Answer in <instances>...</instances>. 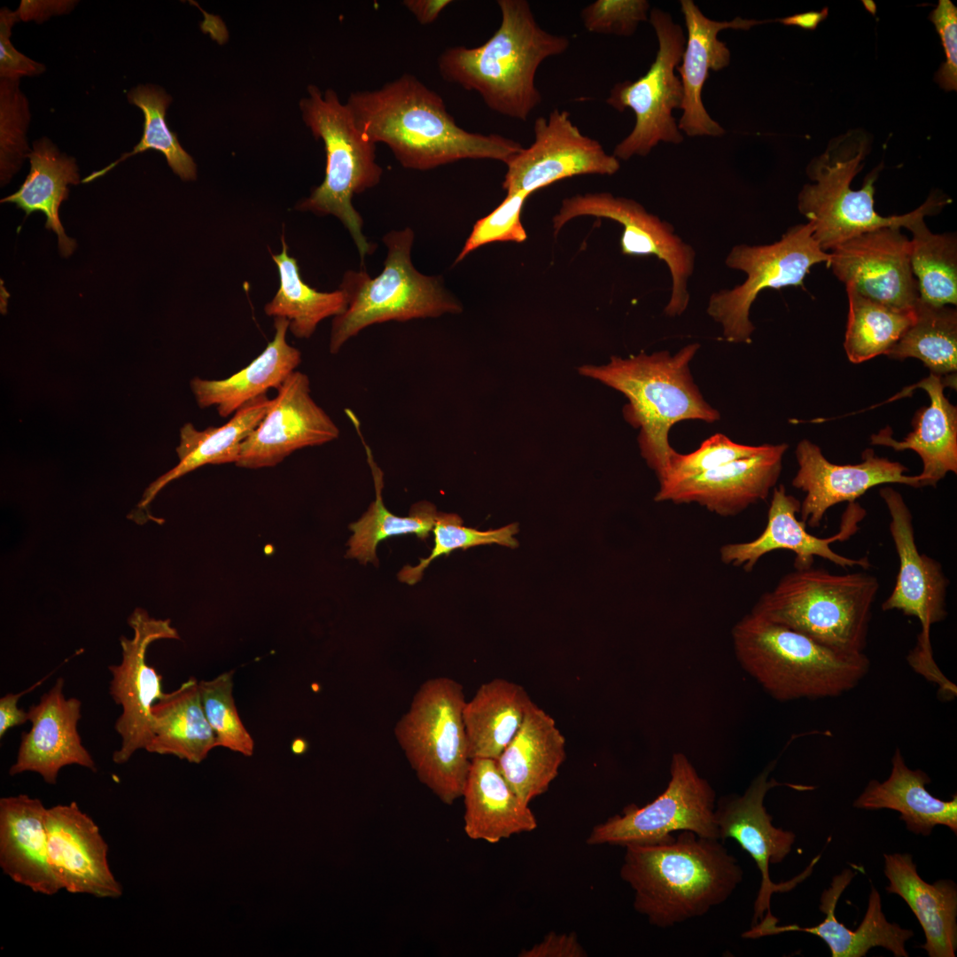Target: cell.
I'll use <instances>...</instances> for the list:
<instances>
[{
  "label": "cell",
  "instance_id": "1",
  "mask_svg": "<svg viewBox=\"0 0 957 957\" xmlns=\"http://www.w3.org/2000/svg\"><path fill=\"white\" fill-rule=\"evenodd\" d=\"M346 105L362 136L386 144L405 168L424 171L462 160L506 164L523 149L511 138L460 128L442 97L409 74L354 92Z\"/></svg>",
  "mask_w": 957,
  "mask_h": 957
},
{
  "label": "cell",
  "instance_id": "2",
  "mask_svg": "<svg viewBox=\"0 0 957 957\" xmlns=\"http://www.w3.org/2000/svg\"><path fill=\"white\" fill-rule=\"evenodd\" d=\"M625 847L620 877L634 891V909L656 927L705 914L743 880L736 859L719 839L692 831L664 843Z\"/></svg>",
  "mask_w": 957,
  "mask_h": 957
},
{
  "label": "cell",
  "instance_id": "3",
  "mask_svg": "<svg viewBox=\"0 0 957 957\" xmlns=\"http://www.w3.org/2000/svg\"><path fill=\"white\" fill-rule=\"evenodd\" d=\"M501 23L493 35L476 47L453 46L438 59L441 77L476 91L486 106L525 121L541 102L536 72L548 58L570 46L566 36L553 35L537 23L525 0H498Z\"/></svg>",
  "mask_w": 957,
  "mask_h": 957
},
{
  "label": "cell",
  "instance_id": "4",
  "mask_svg": "<svg viewBox=\"0 0 957 957\" xmlns=\"http://www.w3.org/2000/svg\"><path fill=\"white\" fill-rule=\"evenodd\" d=\"M700 345L692 343L676 354L668 351L641 353L628 358L612 356L603 365H585L582 376L595 379L626 399L623 415L639 430L641 455L662 481L674 449L669 443L673 425L684 420L714 423L719 411L703 397L695 384L689 363Z\"/></svg>",
  "mask_w": 957,
  "mask_h": 957
},
{
  "label": "cell",
  "instance_id": "5",
  "mask_svg": "<svg viewBox=\"0 0 957 957\" xmlns=\"http://www.w3.org/2000/svg\"><path fill=\"white\" fill-rule=\"evenodd\" d=\"M732 640L744 670L781 701L841 696L870 667L864 652L836 651L751 611L735 625Z\"/></svg>",
  "mask_w": 957,
  "mask_h": 957
},
{
  "label": "cell",
  "instance_id": "6",
  "mask_svg": "<svg viewBox=\"0 0 957 957\" xmlns=\"http://www.w3.org/2000/svg\"><path fill=\"white\" fill-rule=\"evenodd\" d=\"M870 148L861 130H852L830 140L825 152L806 167L812 183L803 186L798 208L814 229L813 236L827 252L862 233L884 227L906 228L918 215L934 214L947 203L930 195L917 209L902 215L882 216L874 206L875 186L882 164L866 176L860 190L851 183L862 169Z\"/></svg>",
  "mask_w": 957,
  "mask_h": 957
},
{
  "label": "cell",
  "instance_id": "7",
  "mask_svg": "<svg viewBox=\"0 0 957 957\" xmlns=\"http://www.w3.org/2000/svg\"><path fill=\"white\" fill-rule=\"evenodd\" d=\"M879 589L864 572L835 574L813 566L785 574L751 612L839 652H864Z\"/></svg>",
  "mask_w": 957,
  "mask_h": 957
},
{
  "label": "cell",
  "instance_id": "8",
  "mask_svg": "<svg viewBox=\"0 0 957 957\" xmlns=\"http://www.w3.org/2000/svg\"><path fill=\"white\" fill-rule=\"evenodd\" d=\"M383 242L387 253L379 275L372 278L364 270H348L343 276L339 289L347 304L332 321L329 343L332 354L373 324L437 318L463 310L440 276L424 275L413 265L410 228L386 233Z\"/></svg>",
  "mask_w": 957,
  "mask_h": 957
},
{
  "label": "cell",
  "instance_id": "9",
  "mask_svg": "<svg viewBox=\"0 0 957 957\" xmlns=\"http://www.w3.org/2000/svg\"><path fill=\"white\" fill-rule=\"evenodd\" d=\"M307 91L308 97L300 102L302 116L315 137L324 143L326 168L323 183L297 208L338 218L363 261L375 246L362 233L363 221L352 198L381 180L383 168L377 162L376 144L362 136L347 105L332 89L323 95L311 85Z\"/></svg>",
  "mask_w": 957,
  "mask_h": 957
},
{
  "label": "cell",
  "instance_id": "10",
  "mask_svg": "<svg viewBox=\"0 0 957 957\" xmlns=\"http://www.w3.org/2000/svg\"><path fill=\"white\" fill-rule=\"evenodd\" d=\"M461 683L440 676L422 683L394 735L419 781L444 804L462 797L471 759Z\"/></svg>",
  "mask_w": 957,
  "mask_h": 957
},
{
  "label": "cell",
  "instance_id": "11",
  "mask_svg": "<svg viewBox=\"0 0 957 957\" xmlns=\"http://www.w3.org/2000/svg\"><path fill=\"white\" fill-rule=\"evenodd\" d=\"M812 223L790 227L780 240L770 245H736L725 263L743 272L746 279L732 289L710 296L707 313L721 325L724 338L732 343H750L755 330L750 320L751 307L765 289L803 285L810 268L828 263L830 253L823 251L813 236Z\"/></svg>",
  "mask_w": 957,
  "mask_h": 957
},
{
  "label": "cell",
  "instance_id": "12",
  "mask_svg": "<svg viewBox=\"0 0 957 957\" xmlns=\"http://www.w3.org/2000/svg\"><path fill=\"white\" fill-rule=\"evenodd\" d=\"M649 20L658 42L657 56L647 73L635 81L617 82L606 103L619 112L633 110L635 124L632 131L614 148L619 160L634 156H647L660 142L680 144L683 136L673 116L681 109L683 89L675 74L686 37L681 27L671 15L658 8L650 11Z\"/></svg>",
  "mask_w": 957,
  "mask_h": 957
},
{
  "label": "cell",
  "instance_id": "13",
  "mask_svg": "<svg viewBox=\"0 0 957 957\" xmlns=\"http://www.w3.org/2000/svg\"><path fill=\"white\" fill-rule=\"evenodd\" d=\"M670 773L663 793L644 806L628 805L622 814L595 826L587 843L624 847L659 844L672 840V833L682 830L719 839L712 788L682 753L673 756Z\"/></svg>",
  "mask_w": 957,
  "mask_h": 957
},
{
  "label": "cell",
  "instance_id": "14",
  "mask_svg": "<svg viewBox=\"0 0 957 957\" xmlns=\"http://www.w3.org/2000/svg\"><path fill=\"white\" fill-rule=\"evenodd\" d=\"M594 216L613 220L623 226L620 248L626 255H655L671 274L672 292L665 307L666 315L679 316L689 303L688 281L695 268L696 252L674 233L673 227L650 214L637 201L609 192L577 194L562 201L552 219L554 234L571 220Z\"/></svg>",
  "mask_w": 957,
  "mask_h": 957
},
{
  "label": "cell",
  "instance_id": "15",
  "mask_svg": "<svg viewBox=\"0 0 957 957\" xmlns=\"http://www.w3.org/2000/svg\"><path fill=\"white\" fill-rule=\"evenodd\" d=\"M774 764L769 765L740 796L721 798L715 806L719 839L732 838L748 852L761 875L760 887L754 902L752 925L757 930L775 925L778 920L770 912L773 893L789 891L812 872L820 856L814 858L806 869L790 881L775 883L769 875V865L783 861L792 849L796 835L772 824L764 798L767 791L781 785L798 790H811L813 786L781 783L768 780Z\"/></svg>",
  "mask_w": 957,
  "mask_h": 957
},
{
  "label": "cell",
  "instance_id": "16",
  "mask_svg": "<svg viewBox=\"0 0 957 957\" xmlns=\"http://www.w3.org/2000/svg\"><path fill=\"white\" fill-rule=\"evenodd\" d=\"M134 631L132 638L121 636V661L108 667L112 673L109 693L122 712L114 727L121 738V747L113 754L115 764H124L152 737V707L162 698V677L146 662L149 645L160 639H179L169 619H157L136 608L128 619Z\"/></svg>",
  "mask_w": 957,
  "mask_h": 957
},
{
  "label": "cell",
  "instance_id": "17",
  "mask_svg": "<svg viewBox=\"0 0 957 957\" xmlns=\"http://www.w3.org/2000/svg\"><path fill=\"white\" fill-rule=\"evenodd\" d=\"M534 141L507 163L502 188L529 195L557 181L582 175H612L619 160L603 145L581 133L565 110L554 109L538 117Z\"/></svg>",
  "mask_w": 957,
  "mask_h": 957
},
{
  "label": "cell",
  "instance_id": "18",
  "mask_svg": "<svg viewBox=\"0 0 957 957\" xmlns=\"http://www.w3.org/2000/svg\"><path fill=\"white\" fill-rule=\"evenodd\" d=\"M879 494L891 517L889 529L899 561L894 587L882 610H897L920 621L922 631L911 653L920 661L930 662L934 659L930 628L947 616L949 580L938 561L919 552L912 512L900 493L884 486Z\"/></svg>",
  "mask_w": 957,
  "mask_h": 957
},
{
  "label": "cell",
  "instance_id": "19",
  "mask_svg": "<svg viewBox=\"0 0 957 957\" xmlns=\"http://www.w3.org/2000/svg\"><path fill=\"white\" fill-rule=\"evenodd\" d=\"M800 506L801 502L787 494L783 485L774 486L763 532L752 541L721 546L720 560L726 564L751 572L765 555L784 549L794 553L795 569L813 566L815 557L826 559L844 569L870 567L867 556L851 558L836 553L830 547L831 543L846 541L856 533L858 524L866 516L865 509L856 502H849L842 515L839 531L830 537L820 538L809 533L805 523L798 518Z\"/></svg>",
  "mask_w": 957,
  "mask_h": 957
},
{
  "label": "cell",
  "instance_id": "20",
  "mask_svg": "<svg viewBox=\"0 0 957 957\" xmlns=\"http://www.w3.org/2000/svg\"><path fill=\"white\" fill-rule=\"evenodd\" d=\"M827 266L845 286L897 310H913L917 281L910 264V239L884 227L856 236L831 250Z\"/></svg>",
  "mask_w": 957,
  "mask_h": 957
},
{
  "label": "cell",
  "instance_id": "21",
  "mask_svg": "<svg viewBox=\"0 0 957 957\" xmlns=\"http://www.w3.org/2000/svg\"><path fill=\"white\" fill-rule=\"evenodd\" d=\"M276 391L265 416L241 444L237 466L272 467L298 449L338 438V427L313 399L305 373L295 370Z\"/></svg>",
  "mask_w": 957,
  "mask_h": 957
},
{
  "label": "cell",
  "instance_id": "22",
  "mask_svg": "<svg viewBox=\"0 0 957 957\" xmlns=\"http://www.w3.org/2000/svg\"><path fill=\"white\" fill-rule=\"evenodd\" d=\"M795 455L798 469L792 486L805 493L799 517L813 528L821 525L831 507L855 502L874 486L896 483L924 487L920 475H906L905 465L880 457L871 448L862 453V462L856 464L829 462L820 447L808 440L799 441Z\"/></svg>",
  "mask_w": 957,
  "mask_h": 957
},
{
  "label": "cell",
  "instance_id": "23",
  "mask_svg": "<svg viewBox=\"0 0 957 957\" xmlns=\"http://www.w3.org/2000/svg\"><path fill=\"white\" fill-rule=\"evenodd\" d=\"M45 825L50 863L61 890L97 898L122 895L108 863V845L75 801L47 808Z\"/></svg>",
  "mask_w": 957,
  "mask_h": 957
},
{
  "label": "cell",
  "instance_id": "24",
  "mask_svg": "<svg viewBox=\"0 0 957 957\" xmlns=\"http://www.w3.org/2000/svg\"><path fill=\"white\" fill-rule=\"evenodd\" d=\"M787 448L785 443L765 444L752 456L660 485L654 500L696 503L721 517L735 516L768 497L781 475Z\"/></svg>",
  "mask_w": 957,
  "mask_h": 957
},
{
  "label": "cell",
  "instance_id": "25",
  "mask_svg": "<svg viewBox=\"0 0 957 957\" xmlns=\"http://www.w3.org/2000/svg\"><path fill=\"white\" fill-rule=\"evenodd\" d=\"M63 688V678H58L39 702L29 707L31 728L21 735L16 760L9 769L11 776L35 772L46 783L56 784L66 766L78 765L97 772L77 730L82 703L75 697L66 698Z\"/></svg>",
  "mask_w": 957,
  "mask_h": 957
},
{
  "label": "cell",
  "instance_id": "26",
  "mask_svg": "<svg viewBox=\"0 0 957 957\" xmlns=\"http://www.w3.org/2000/svg\"><path fill=\"white\" fill-rule=\"evenodd\" d=\"M681 9L688 32L681 65L676 67L681 76L683 101L678 127L689 136H719L724 128L706 112L702 90L710 71H720L730 63V51L718 37L724 29L748 30L771 20L736 17L730 21L707 18L692 0H681Z\"/></svg>",
  "mask_w": 957,
  "mask_h": 957
},
{
  "label": "cell",
  "instance_id": "27",
  "mask_svg": "<svg viewBox=\"0 0 957 957\" xmlns=\"http://www.w3.org/2000/svg\"><path fill=\"white\" fill-rule=\"evenodd\" d=\"M46 810L27 794L1 798L0 868L13 882L51 896L61 887L49 859Z\"/></svg>",
  "mask_w": 957,
  "mask_h": 957
},
{
  "label": "cell",
  "instance_id": "28",
  "mask_svg": "<svg viewBox=\"0 0 957 957\" xmlns=\"http://www.w3.org/2000/svg\"><path fill=\"white\" fill-rule=\"evenodd\" d=\"M855 875L852 869L845 868L833 877L830 887L821 897L819 909L826 915L821 923L806 928L796 924L782 927L775 924L764 930L761 937L804 931L821 938L828 945L832 957H864L871 948L876 946L891 951L895 957H907L906 943L914 937V931L887 921L882 909L880 894L875 887L871 888L866 914L856 930H850L837 921L835 912L836 904Z\"/></svg>",
  "mask_w": 957,
  "mask_h": 957
},
{
  "label": "cell",
  "instance_id": "29",
  "mask_svg": "<svg viewBox=\"0 0 957 957\" xmlns=\"http://www.w3.org/2000/svg\"><path fill=\"white\" fill-rule=\"evenodd\" d=\"M945 386L956 387V374H930L914 385L928 393L930 404L915 413L914 431L904 440H894L889 426L870 438L873 445L914 451L922 462L919 475L924 486H936L948 472L957 473V408L945 396Z\"/></svg>",
  "mask_w": 957,
  "mask_h": 957
},
{
  "label": "cell",
  "instance_id": "30",
  "mask_svg": "<svg viewBox=\"0 0 957 957\" xmlns=\"http://www.w3.org/2000/svg\"><path fill=\"white\" fill-rule=\"evenodd\" d=\"M888 893L897 894L920 922L925 943L920 946L930 957H954L957 949V887L943 879L929 883L922 879L909 853L883 854Z\"/></svg>",
  "mask_w": 957,
  "mask_h": 957
},
{
  "label": "cell",
  "instance_id": "31",
  "mask_svg": "<svg viewBox=\"0 0 957 957\" xmlns=\"http://www.w3.org/2000/svg\"><path fill=\"white\" fill-rule=\"evenodd\" d=\"M463 829L473 840L496 844L537 828L536 818L491 759H471L463 788Z\"/></svg>",
  "mask_w": 957,
  "mask_h": 957
},
{
  "label": "cell",
  "instance_id": "32",
  "mask_svg": "<svg viewBox=\"0 0 957 957\" xmlns=\"http://www.w3.org/2000/svg\"><path fill=\"white\" fill-rule=\"evenodd\" d=\"M565 755V738L555 720L533 702L495 761L510 786L529 805L548 790Z\"/></svg>",
  "mask_w": 957,
  "mask_h": 957
},
{
  "label": "cell",
  "instance_id": "33",
  "mask_svg": "<svg viewBox=\"0 0 957 957\" xmlns=\"http://www.w3.org/2000/svg\"><path fill=\"white\" fill-rule=\"evenodd\" d=\"M289 323L285 318H274L273 339L238 372L220 380L191 379L198 405L201 408L215 406L220 416L228 417L269 389L277 390L301 362L300 351L286 341Z\"/></svg>",
  "mask_w": 957,
  "mask_h": 957
},
{
  "label": "cell",
  "instance_id": "34",
  "mask_svg": "<svg viewBox=\"0 0 957 957\" xmlns=\"http://www.w3.org/2000/svg\"><path fill=\"white\" fill-rule=\"evenodd\" d=\"M891 771L883 782L871 780L853 802V806L866 810L891 809L900 813L899 819L914 834L929 836L943 825L957 834V796L941 800L932 796L926 785L930 776L921 769H910L897 748L891 758Z\"/></svg>",
  "mask_w": 957,
  "mask_h": 957
},
{
  "label": "cell",
  "instance_id": "35",
  "mask_svg": "<svg viewBox=\"0 0 957 957\" xmlns=\"http://www.w3.org/2000/svg\"><path fill=\"white\" fill-rule=\"evenodd\" d=\"M271 404L272 399L263 394L240 408L222 426L199 431L192 424H185L180 430L176 447L178 463L148 486L138 506L146 508L164 486L203 465L236 463L241 444L258 426Z\"/></svg>",
  "mask_w": 957,
  "mask_h": 957
},
{
  "label": "cell",
  "instance_id": "36",
  "mask_svg": "<svg viewBox=\"0 0 957 957\" xmlns=\"http://www.w3.org/2000/svg\"><path fill=\"white\" fill-rule=\"evenodd\" d=\"M533 703L525 688L513 681L495 678L483 683L463 711L470 758L496 760Z\"/></svg>",
  "mask_w": 957,
  "mask_h": 957
},
{
  "label": "cell",
  "instance_id": "37",
  "mask_svg": "<svg viewBox=\"0 0 957 957\" xmlns=\"http://www.w3.org/2000/svg\"><path fill=\"white\" fill-rule=\"evenodd\" d=\"M27 159L30 170L25 181L16 192L1 202L15 204L26 216L34 212L43 213L45 228L58 235L59 253L67 257L75 250L76 242L66 235L58 211L61 203L68 198V185L81 182L75 159L60 152L47 137L34 142Z\"/></svg>",
  "mask_w": 957,
  "mask_h": 957
},
{
  "label": "cell",
  "instance_id": "38",
  "mask_svg": "<svg viewBox=\"0 0 957 957\" xmlns=\"http://www.w3.org/2000/svg\"><path fill=\"white\" fill-rule=\"evenodd\" d=\"M152 717V737L145 748L148 752L200 763L216 747L202 706L198 681L193 677L156 701Z\"/></svg>",
  "mask_w": 957,
  "mask_h": 957
},
{
  "label": "cell",
  "instance_id": "39",
  "mask_svg": "<svg viewBox=\"0 0 957 957\" xmlns=\"http://www.w3.org/2000/svg\"><path fill=\"white\" fill-rule=\"evenodd\" d=\"M350 417L365 448L367 462L373 478L376 500L357 522L350 525L353 535L348 541L349 549L346 556L356 558L362 564L368 562L377 564V546L380 541L392 536L409 533L425 541L433 529L439 512L436 507L428 502L414 504L408 517L393 515L385 508L382 497L383 471L377 464L370 447L364 441L359 421L353 413L350 414Z\"/></svg>",
  "mask_w": 957,
  "mask_h": 957
},
{
  "label": "cell",
  "instance_id": "40",
  "mask_svg": "<svg viewBox=\"0 0 957 957\" xmlns=\"http://www.w3.org/2000/svg\"><path fill=\"white\" fill-rule=\"evenodd\" d=\"M282 245L281 253L271 255L278 269L279 287L264 311L268 316L287 319L289 330L296 338H309L323 320L345 311L346 297L340 289L319 292L306 284L297 260L288 253L284 236Z\"/></svg>",
  "mask_w": 957,
  "mask_h": 957
},
{
  "label": "cell",
  "instance_id": "41",
  "mask_svg": "<svg viewBox=\"0 0 957 957\" xmlns=\"http://www.w3.org/2000/svg\"><path fill=\"white\" fill-rule=\"evenodd\" d=\"M922 214L906 228L912 233L910 264L919 300L941 307L957 304V238L955 233L935 234Z\"/></svg>",
  "mask_w": 957,
  "mask_h": 957
},
{
  "label": "cell",
  "instance_id": "42",
  "mask_svg": "<svg viewBox=\"0 0 957 957\" xmlns=\"http://www.w3.org/2000/svg\"><path fill=\"white\" fill-rule=\"evenodd\" d=\"M915 317L885 354L891 359L917 358L937 376L955 375L957 370V311L949 306H932L918 300Z\"/></svg>",
  "mask_w": 957,
  "mask_h": 957
},
{
  "label": "cell",
  "instance_id": "43",
  "mask_svg": "<svg viewBox=\"0 0 957 957\" xmlns=\"http://www.w3.org/2000/svg\"><path fill=\"white\" fill-rule=\"evenodd\" d=\"M849 313L844 347L849 361L860 363L886 354L915 317L913 310H897L869 300L846 286Z\"/></svg>",
  "mask_w": 957,
  "mask_h": 957
},
{
  "label": "cell",
  "instance_id": "44",
  "mask_svg": "<svg viewBox=\"0 0 957 957\" xmlns=\"http://www.w3.org/2000/svg\"><path fill=\"white\" fill-rule=\"evenodd\" d=\"M127 96L128 102L144 113V129L140 141L130 152H124L118 160L102 169L92 172L81 183H90L105 175L128 158L151 149L161 152L172 171L182 180H195L197 166L166 121V112L171 102L170 96L163 89L150 84L138 85L131 89Z\"/></svg>",
  "mask_w": 957,
  "mask_h": 957
},
{
  "label": "cell",
  "instance_id": "45",
  "mask_svg": "<svg viewBox=\"0 0 957 957\" xmlns=\"http://www.w3.org/2000/svg\"><path fill=\"white\" fill-rule=\"evenodd\" d=\"M517 532V524L494 530L479 531L463 526L462 518L455 513L439 512L432 529L434 546L430 556L421 558L416 566H404L400 571L398 579L401 582L414 585L421 580L424 570L433 560L441 556H447L456 549H467L488 544L516 548L518 545L515 538Z\"/></svg>",
  "mask_w": 957,
  "mask_h": 957
},
{
  "label": "cell",
  "instance_id": "46",
  "mask_svg": "<svg viewBox=\"0 0 957 957\" xmlns=\"http://www.w3.org/2000/svg\"><path fill=\"white\" fill-rule=\"evenodd\" d=\"M233 671L198 682L201 703L216 740V747L252 756L254 742L244 726L233 697Z\"/></svg>",
  "mask_w": 957,
  "mask_h": 957
},
{
  "label": "cell",
  "instance_id": "47",
  "mask_svg": "<svg viewBox=\"0 0 957 957\" xmlns=\"http://www.w3.org/2000/svg\"><path fill=\"white\" fill-rule=\"evenodd\" d=\"M31 113L19 81L0 79V181L7 184L19 170L30 149L27 132Z\"/></svg>",
  "mask_w": 957,
  "mask_h": 957
},
{
  "label": "cell",
  "instance_id": "48",
  "mask_svg": "<svg viewBox=\"0 0 957 957\" xmlns=\"http://www.w3.org/2000/svg\"><path fill=\"white\" fill-rule=\"evenodd\" d=\"M765 445L749 446L736 443L724 434L716 433L703 441L700 447L691 453L681 454L674 451L666 474L659 486L752 456L762 451Z\"/></svg>",
  "mask_w": 957,
  "mask_h": 957
},
{
  "label": "cell",
  "instance_id": "49",
  "mask_svg": "<svg viewBox=\"0 0 957 957\" xmlns=\"http://www.w3.org/2000/svg\"><path fill=\"white\" fill-rule=\"evenodd\" d=\"M529 194L523 191H508L504 199L489 214L473 225L455 264L462 261L474 250L494 242L522 243L527 234L520 215Z\"/></svg>",
  "mask_w": 957,
  "mask_h": 957
},
{
  "label": "cell",
  "instance_id": "50",
  "mask_svg": "<svg viewBox=\"0 0 957 957\" xmlns=\"http://www.w3.org/2000/svg\"><path fill=\"white\" fill-rule=\"evenodd\" d=\"M646 0H596L582 9L580 17L591 33L630 36L649 19Z\"/></svg>",
  "mask_w": 957,
  "mask_h": 957
},
{
  "label": "cell",
  "instance_id": "51",
  "mask_svg": "<svg viewBox=\"0 0 957 957\" xmlns=\"http://www.w3.org/2000/svg\"><path fill=\"white\" fill-rule=\"evenodd\" d=\"M929 18L936 27L945 54V62L941 64L936 73L935 80L945 90L956 91L957 8L949 0H939L938 6L930 12Z\"/></svg>",
  "mask_w": 957,
  "mask_h": 957
},
{
  "label": "cell",
  "instance_id": "52",
  "mask_svg": "<svg viewBox=\"0 0 957 957\" xmlns=\"http://www.w3.org/2000/svg\"><path fill=\"white\" fill-rule=\"evenodd\" d=\"M16 11L0 10V79L19 81L21 77L37 76L45 72L43 64L22 54L13 46L12 28L19 21Z\"/></svg>",
  "mask_w": 957,
  "mask_h": 957
},
{
  "label": "cell",
  "instance_id": "53",
  "mask_svg": "<svg viewBox=\"0 0 957 957\" xmlns=\"http://www.w3.org/2000/svg\"><path fill=\"white\" fill-rule=\"evenodd\" d=\"M519 957H586L587 951L580 943L577 935L572 933L550 932L541 941L533 946L523 949Z\"/></svg>",
  "mask_w": 957,
  "mask_h": 957
},
{
  "label": "cell",
  "instance_id": "54",
  "mask_svg": "<svg viewBox=\"0 0 957 957\" xmlns=\"http://www.w3.org/2000/svg\"><path fill=\"white\" fill-rule=\"evenodd\" d=\"M75 1L22 0L16 10L19 20L43 22L51 16L66 14L76 4Z\"/></svg>",
  "mask_w": 957,
  "mask_h": 957
},
{
  "label": "cell",
  "instance_id": "55",
  "mask_svg": "<svg viewBox=\"0 0 957 957\" xmlns=\"http://www.w3.org/2000/svg\"><path fill=\"white\" fill-rule=\"evenodd\" d=\"M44 677L40 681L35 682L33 686L17 694L9 693L0 698V737L5 735V733L12 727L20 726L29 720L28 712L19 709L18 707V702L19 698L41 685L46 679Z\"/></svg>",
  "mask_w": 957,
  "mask_h": 957
},
{
  "label": "cell",
  "instance_id": "56",
  "mask_svg": "<svg viewBox=\"0 0 957 957\" xmlns=\"http://www.w3.org/2000/svg\"><path fill=\"white\" fill-rule=\"evenodd\" d=\"M451 3L450 0H405L402 4L421 25H429L433 23Z\"/></svg>",
  "mask_w": 957,
  "mask_h": 957
},
{
  "label": "cell",
  "instance_id": "57",
  "mask_svg": "<svg viewBox=\"0 0 957 957\" xmlns=\"http://www.w3.org/2000/svg\"><path fill=\"white\" fill-rule=\"evenodd\" d=\"M828 16V8H823L820 12H807L798 14H794L782 19H777L776 21L785 26H795L804 29L814 30L819 23L824 20Z\"/></svg>",
  "mask_w": 957,
  "mask_h": 957
}]
</instances>
